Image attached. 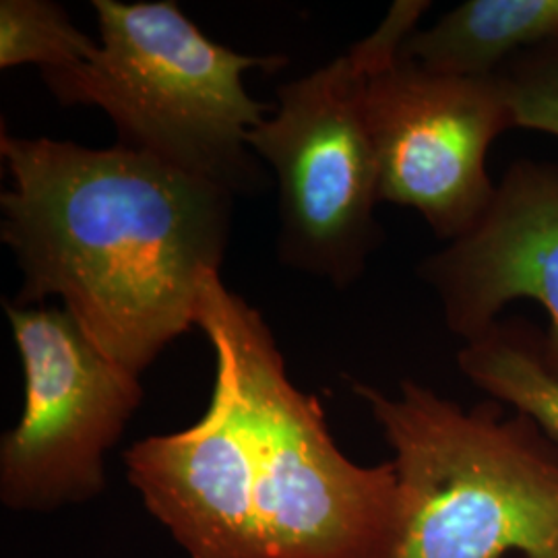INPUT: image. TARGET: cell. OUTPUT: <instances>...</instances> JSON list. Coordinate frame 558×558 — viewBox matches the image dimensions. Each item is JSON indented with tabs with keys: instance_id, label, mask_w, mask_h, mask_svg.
Masks as SVG:
<instances>
[{
	"instance_id": "cell-10",
	"label": "cell",
	"mask_w": 558,
	"mask_h": 558,
	"mask_svg": "<svg viewBox=\"0 0 558 558\" xmlns=\"http://www.w3.org/2000/svg\"><path fill=\"white\" fill-rule=\"evenodd\" d=\"M558 41V0H468L414 32L401 54L428 71L490 77L519 52Z\"/></svg>"
},
{
	"instance_id": "cell-12",
	"label": "cell",
	"mask_w": 558,
	"mask_h": 558,
	"mask_svg": "<svg viewBox=\"0 0 558 558\" xmlns=\"http://www.w3.org/2000/svg\"><path fill=\"white\" fill-rule=\"evenodd\" d=\"M98 41L85 36L66 11L50 0L0 2V69L36 64L64 71L92 59Z\"/></svg>"
},
{
	"instance_id": "cell-7",
	"label": "cell",
	"mask_w": 558,
	"mask_h": 558,
	"mask_svg": "<svg viewBox=\"0 0 558 558\" xmlns=\"http://www.w3.org/2000/svg\"><path fill=\"white\" fill-rule=\"evenodd\" d=\"M366 122L380 201L418 211L447 242L482 218L497 184L488 149L515 129L495 75L435 73L399 52L368 77Z\"/></svg>"
},
{
	"instance_id": "cell-3",
	"label": "cell",
	"mask_w": 558,
	"mask_h": 558,
	"mask_svg": "<svg viewBox=\"0 0 558 558\" xmlns=\"http://www.w3.org/2000/svg\"><path fill=\"white\" fill-rule=\"evenodd\" d=\"M92 7L100 27L96 54L40 73L57 101L104 110L122 147L232 195L260 193L263 168L246 137L271 106L246 92L244 73H271L288 59L239 54L209 40L172 0H94Z\"/></svg>"
},
{
	"instance_id": "cell-6",
	"label": "cell",
	"mask_w": 558,
	"mask_h": 558,
	"mask_svg": "<svg viewBox=\"0 0 558 558\" xmlns=\"http://www.w3.org/2000/svg\"><path fill=\"white\" fill-rule=\"evenodd\" d=\"M4 313L20 350L25 405L0 440V499L50 511L104 490V458L143 401L137 375L101 354L64 308Z\"/></svg>"
},
{
	"instance_id": "cell-1",
	"label": "cell",
	"mask_w": 558,
	"mask_h": 558,
	"mask_svg": "<svg viewBox=\"0 0 558 558\" xmlns=\"http://www.w3.org/2000/svg\"><path fill=\"white\" fill-rule=\"evenodd\" d=\"M0 154L13 179L0 240L23 278L13 304L60 299L101 354L141 377L197 325L234 195L119 143L92 149L2 129Z\"/></svg>"
},
{
	"instance_id": "cell-2",
	"label": "cell",
	"mask_w": 558,
	"mask_h": 558,
	"mask_svg": "<svg viewBox=\"0 0 558 558\" xmlns=\"http://www.w3.org/2000/svg\"><path fill=\"white\" fill-rule=\"evenodd\" d=\"M393 449L391 558H558V442L499 401L472 410L414 380L398 398L354 383Z\"/></svg>"
},
{
	"instance_id": "cell-9",
	"label": "cell",
	"mask_w": 558,
	"mask_h": 558,
	"mask_svg": "<svg viewBox=\"0 0 558 558\" xmlns=\"http://www.w3.org/2000/svg\"><path fill=\"white\" fill-rule=\"evenodd\" d=\"M124 468L149 513L189 557L267 558L236 380L221 354H216V385L199 422L131 445Z\"/></svg>"
},
{
	"instance_id": "cell-5",
	"label": "cell",
	"mask_w": 558,
	"mask_h": 558,
	"mask_svg": "<svg viewBox=\"0 0 558 558\" xmlns=\"http://www.w3.org/2000/svg\"><path fill=\"white\" fill-rule=\"evenodd\" d=\"M430 9L398 0L348 54L278 87L274 117L248 131V147L278 179V257L288 267L348 288L383 242L375 209L379 166L366 122L368 77L398 59Z\"/></svg>"
},
{
	"instance_id": "cell-4",
	"label": "cell",
	"mask_w": 558,
	"mask_h": 558,
	"mask_svg": "<svg viewBox=\"0 0 558 558\" xmlns=\"http://www.w3.org/2000/svg\"><path fill=\"white\" fill-rule=\"evenodd\" d=\"M197 327L234 373L267 558L393 557V461L364 468L339 451L317 398L288 377L263 315L220 274L203 281Z\"/></svg>"
},
{
	"instance_id": "cell-8",
	"label": "cell",
	"mask_w": 558,
	"mask_h": 558,
	"mask_svg": "<svg viewBox=\"0 0 558 558\" xmlns=\"http://www.w3.org/2000/svg\"><path fill=\"white\" fill-rule=\"evenodd\" d=\"M418 276L465 343L490 331L511 302L536 300L550 323L542 356L558 379L557 161H511L482 218L422 260Z\"/></svg>"
},
{
	"instance_id": "cell-13",
	"label": "cell",
	"mask_w": 558,
	"mask_h": 558,
	"mask_svg": "<svg viewBox=\"0 0 558 558\" xmlns=\"http://www.w3.org/2000/svg\"><path fill=\"white\" fill-rule=\"evenodd\" d=\"M493 75L515 129L558 137V41L519 52Z\"/></svg>"
},
{
	"instance_id": "cell-11",
	"label": "cell",
	"mask_w": 558,
	"mask_h": 558,
	"mask_svg": "<svg viewBox=\"0 0 558 558\" xmlns=\"http://www.w3.org/2000/svg\"><path fill=\"white\" fill-rule=\"evenodd\" d=\"M458 364L478 389L530 416L558 442V379L542 356V333L527 320H499L459 350Z\"/></svg>"
}]
</instances>
